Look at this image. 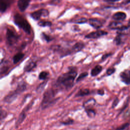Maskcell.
<instances>
[{"instance_id": "obj_1", "label": "cell", "mask_w": 130, "mask_h": 130, "mask_svg": "<svg viewBox=\"0 0 130 130\" xmlns=\"http://www.w3.org/2000/svg\"><path fill=\"white\" fill-rule=\"evenodd\" d=\"M77 74L76 71L72 69L68 72L61 75L56 80V87L61 89H69L71 88L73 86Z\"/></svg>"}, {"instance_id": "obj_2", "label": "cell", "mask_w": 130, "mask_h": 130, "mask_svg": "<svg viewBox=\"0 0 130 130\" xmlns=\"http://www.w3.org/2000/svg\"><path fill=\"white\" fill-rule=\"evenodd\" d=\"M15 24L19 28L23 29L26 33L29 34L31 31L30 25L27 20L22 16L19 14H16L14 16L13 18Z\"/></svg>"}, {"instance_id": "obj_3", "label": "cell", "mask_w": 130, "mask_h": 130, "mask_svg": "<svg viewBox=\"0 0 130 130\" xmlns=\"http://www.w3.org/2000/svg\"><path fill=\"white\" fill-rule=\"evenodd\" d=\"M55 92L52 89H48L45 91L43 95V98L41 103V107L43 109H46L56 101L55 99Z\"/></svg>"}, {"instance_id": "obj_4", "label": "cell", "mask_w": 130, "mask_h": 130, "mask_svg": "<svg viewBox=\"0 0 130 130\" xmlns=\"http://www.w3.org/2000/svg\"><path fill=\"white\" fill-rule=\"evenodd\" d=\"M26 88V85L25 83L22 82L20 83L17 87V88L15 90L9 93L7 95L5 96L4 99L5 102L7 103H11L13 102L17 97V96L24 91Z\"/></svg>"}, {"instance_id": "obj_5", "label": "cell", "mask_w": 130, "mask_h": 130, "mask_svg": "<svg viewBox=\"0 0 130 130\" xmlns=\"http://www.w3.org/2000/svg\"><path fill=\"white\" fill-rule=\"evenodd\" d=\"M19 39V36L13 30L8 28L6 31V40L8 44L10 46L13 45Z\"/></svg>"}, {"instance_id": "obj_6", "label": "cell", "mask_w": 130, "mask_h": 130, "mask_svg": "<svg viewBox=\"0 0 130 130\" xmlns=\"http://www.w3.org/2000/svg\"><path fill=\"white\" fill-rule=\"evenodd\" d=\"M49 15V12L46 9H41L38 11H35L30 14V16L34 20H38L42 16H47Z\"/></svg>"}, {"instance_id": "obj_7", "label": "cell", "mask_w": 130, "mask_h": 130, "mask_svg": "<svg viewBox=\"0 0 130 130\" xmlns=\"http://www.w3.org/2000/svg\"><path fill=\"white\" fill-rule=\"evenodd\" d=\"M108 32L107 31H104V30H96L95 31H92L91 32L87 35H86L85 37L87 39H96L100 38L102 36H105L107 35Z\"/></svg>"}, {"instance_id": "obj_8", "label": "cell", "mask_w": 130, "mask_h": 130, "mask_svg": "<svg viewBox=\"0 0 130 130\" xmlns=\"http://www.w3.org/2000/svg\"><path fill=\"white\" fill-rule=\"evenodd\" d=\"M31 104L32 102L30 103L29 105H28L25 108V109H23V110L21 112V113L20 114L18 118L17 119V120L16 122V127H18L21 123L23 121L24 119H25V117H26V112L29 109V108L31 106Z\"/></svg>"}, {"instance_id": "obj_9", "label": "cell", "mask_w": 130, "mask_h": 130, "mask_svg": "<svg viewBox=\"0 0 130 130\" xmlns=\"http://www.w3.org/2000/svg\"><path fill=\"white\" fill-rule=\"evenodd\" d=\"M89 23L92 27L95 29H99L101 28L102 27L103 24L102 20L95 18H90L89 19Z\"/></svg>"}, {"instance_id": "obj_10", "label": "cell", "mask_w": 130, "mask_h": 130, "mask_svg": "<svg viewBox=\"0 0 130 130\" xmlns=\"http://www.w3.org/2000/svg\"><path fill=\"white\" fill-rule=\"evenodd\" d=\"M121 80L126 84H130V70H126L121 73L120 75Z\"/></svg>"}, {"instance_id": "obj_11", "label": "cell", "mask_w": 130, "mask_h": 130, "mask_svg": "<svg viewBox=\"0 0 130 130\" xmlns=\"http://www.w3.org/2000/svg\"><path fill=\"white\" fill-rule=\"evenodd\" d=\"M30 0H18L17 2V6L19 10L24 12L28 7Z\"/></svg>"}, {"instance_id": "obj_12", "label": "cell", "mask_w": 130, "mask_h": 130, "mask_svg": "<svg viewBox=\"0 0 130 130\" xmlns=\"http://www.w3.org/2000/svg\"><path fill=\"white\" fill-rule=\"evenodd\" d=\"M36 66L37 62L34 60L30 59L25 64L24 68V70L26 72H29L33 70L36 67Z\"/></svg>"}, {"instance_id": "obj_13", "label": "cell", "mask_w": 130, "mask_h": 130, "mask_svg": "<svg viewBox=\"0 0 130 130\" xmlns=\"http://www.w3.org/2000/svg\"><path fill=\"white\" fill-rule=\"evenodd\" d=\"M14 0H1V11L4 12L8 7L13 2Z\"/></svg>"}, {"instance_id": "obj_14", "label": "cell", "mask_w": 130, "mask_h": 130, "mask_svg": "<svg viewBox=\"0 0 130 130\" xmlns=\"http://www.w3.org/2000/svg\"><path fill=\"white\" fill-rule=\"evenodd\" d=\"M95 102H96L95 100L94 99L91 98L90 99L88 100L86 102H85L83 103V107L84 108L85 110L92 108L93 106L95 104Z\"/></svg>"}, {"instance_id": "obj_15", "label": "cell", "mask_w": 130, "mask_h": 130, "mask_svg": "<svg viewBox=\"0 0 130 130\" xmlns=\"http://www.w3.org/2000/svg\"><path fill=\"white\" fill-rule=\"evenodd\" d=\"M84 47V44L83 43H81V42L76 43L73 46L71 49L72 52L73 53H76L78 51H81Z\"/></svg>"}, {"instance_id": "obj_16", "label": "cell", "mask_w": 130, "mask_h": 130, "mask_svg": "<svg viewBox=\"0 0 130 130\" xmlns=\"http://www.w3.org/2000/svg\"><path fill=\"white\" fill-rule=\"evenodd\" d=\"M126 14L122 12L115 13L112 16L113 18L116 20H123L126 18Z\"/></svg>"}, {"instance_id": "obj_17", "label": "cell", "mask_w": 130, "mask_h": 130, "mask_svg": "<svg viewBox=\"0 0 130 130\" xmlns=\"http://www.w3.org/2000/svg\"><path fill=\"white\" fill-rule=\"evenodd\" d=\"M102 67L100 65H97L94 67L91 71V75L92 77H95L99 74L102 70Z\"/></svg>"}, {"instance_id": "obj_18", "label": "cell", "mask_w": 130, "mask_h": 130, "mask_svg": "<svg viewBox=\"0 0 130 130\" xmlns=\"http://www.w3.org/2000/svg\"><path fill=\"white\" fill-rule=\"evenodd\" d=\"M123 26L121 23L119 22H112L110 23L108 26V27L112 29H118L119 30L121 28H122Z\"/></svg>"}, {"instance_id": "obj_19", "label": "cell", "mask_w": 130, "mask_h": 130, "mask_svg": "<svg viewBox=\"0 0 130 130\" xmlns=\"http://www.w3.org/2000/svg\"><path fill=\"white\" fill-rule=\"evenodd\" d=\"M24 56V54L22 52H19L16 54L13 57V62L14 63H17L19 62Z\"/></svg>"}, {"instance_id": "obj_20", "label": "cell", "mask_w": 130, "mask_h": 130, "mask_svg": "<svg viewBox=\"0 0 130 130\" xmlns=\"http://www.w3.org/2000/svg\"><path fill=\"white\" fill-rule=\"evenodd\" d=\"M90 94V91L88 89H81L77 92L76 96H83Z\"/></svg>"}, {"instance_id": "obj_21", "label": "cell", "mask_w": 130, "mask_h": 130, "mask_svg": "<svg viewBox=\"0 0 130 130\" xmlns=\"http://www.w3.org/2000/svg\"><path fill=\"white\" fill-rule=\"evenodd\" d=\"M88 116L90 118H93L95 115V111L93 108L88 109L85 110Z\"/></svg>"}, {"instance_id": "obj_22", "label": "cell", "mask_w": 130, "mask_h": 130, "mask_svg": "<svg viewBox=\"0 0 130 130\" xmlns=\"http://www.w3.org/2000/svg\"><path fill=\"white\" fill-rule=\"evenodd\" d=\"M38 25L42 27H46V26H50L52 25V23L50 21H44L42 20L38 22Z\"/></svg>"}, {"instance_id": "obj_23", "label": "cell", "mask_w": 130, "mask_h": 130, "mask_svg": "<svg viewBox=\"0 0 130 130\" xmlns=\"http://www.w3.org/2000/svg\"><path fill=\"white\" fill-rule=\"evenodd\" d=\"M122 38H123V35L119 33L115 38L114 41L115 43L117 45L120 44L122 42Z\"/></svg>"}, {"instance_id": "obj_24", "label": "cell", "mask_w": 130, "mask_h": 130, "mask_svg": "<svg viewBox=\"0 0 130 130\" xmlns=\"http://www.w3.org/2000/svg\"><path fill=\"white\" fill-rule=\"evenodd\" d=\"M48 75V73L47 72L43 71L41 72L39 75V78L40 80H45L46 79Z\"/></svg>"}, {"instance_id": "obj_25", "label": "cell", "mask_w": 130, "mask_h": 130, "mask_svg": "<svg viewBox=\"0 0 130 130\" xmlns=\"http://www.w3.org/2000/svg\"><path fill=\"white\" fill-rule=\"evenodd\" d=\"M42 37L43 39H44L46 41H47L48 42L51 41L53 39V38L50 36L44 33V32H43L42 34Z\"/></svg>"}, {"instance_id": "obj_26", "label": "cell", "mask_w": 130, "mask_h": 130, "mask_svg": "<svg viewBox=\"0 0 130 130\" xmlns=\"http://www.w3.org/2000/svg\"><path fill=\"white\" fill-rule=\"evenodd\" d=\"M88 76V73L87 72H83L81 74H80L79 75V76H78V77L77 78L76 81L77 82H79L80 81H81V80L83 79L84 78H85L86 77H87Z\"/></svg>"}, {"instance_id": "obj_27", "label": "cell", "mask_w": 130, "mask_h": 130, "mask_svg": "<svg viewBox=\"0 0 130 130\" xmlns=\"http://www.w3.org/2000/svg\"><path fill=\"white\" fill-rule=\"evenodd\" d=\"M46 84V82H43L38 86V87L37 88V91L38 93H40L43 90Z\"/></svg>"}, {"instance_id": "obj_28", "label": "cell", "mask_w": 130, "mask_h": 130, "mask_svg": "<svg viewBox=\"0 0 130 130\" xmlns=\"http://www.w3.org/2000/svg\"><path fill=\"white\" fill-rule=\"evenodd\" d=\"M61 124L65 125H71L74 123V120L71 119V118H68V119L66 120L65 121H61Z\"/></svg>"}, {"instance_id": "obj_29", "label": "cell", "mask_w": 130, "mask_h": 130, "mask_svg": "<svg viewBox=\"0 0 130 130\" xmlns=\"http://www.w3.org/2000/svg\"><path fill=\"white\" fill-rule=\"evenodd\" d=\"M87 21V19L86 18H79L77 20H76L75 22L77 23H86Z\"/></svg>"}, {"instance_id": "obj_30", "label": "cell", "mask_w": 130, "mask_h": 130, "mask_svg": "<svg viewBox=\"0 0 130 130\" xmlns=\"http://www.w3.org/2000/svg\"><path fill=\"white\" fill-rule=\"evenodd\" d=\"M7 115V113L5 110H3V109H1V121L5 118Z\"/></svg>"}, {"instance_id": "obj_31", "label": "cell", "mask_w": 130, "mask_h": 130, "mask_svg": "<svg viewBox=\"0 0 130 130\" xmlns=\"http://www.w3.org/2000/svg\"><path fill=\"white\" fill-rule=\"evenodd\" d=\"M115 71V69L114 68H109L106 72V73L108 75H111L112 74H113Z\"/></svg>"}, {"instance_id": "obj_32", "label": "cell", "mask_w": 130, "mask_h": 130, "mask_svg": "<svg viewBox=\"0 0 130 130\" xmlns=\"http://www.w3.org/2000/svg\"><path fill=\"white\" fill-rule=\"evenodd\" d=\"M129 124L128 123H125L122 126H121L119 128L117 129V130H125L127 127H128Z\"/></svg>"}, {"instance_id": "obj_33", "label": "cell", "mask_w": 130, "mask_h": 130, "mask_svg": "<svg viewBox=\"0 0 130 130\" xmlns=\"http://www.w3.org/2000/svg\"><path fill=\"white\" fill-rule=\"evenodd\" d=\"M61 0H52L51 1L50 4L51 5H56L58 3H59L61 2Z\"/></svg>"}, {"instance_id": "obj_34", "label": "cell", "mask_w": 130, "mask_h": 130, "mask_svg": "<svg viewBox=\"0 0 130 130\" xmlns=\"http://www.w3.org/2000/svg\"><path fill=\"white\" fill-rule=\"evenodd\" d=\"M111 53H107V54H105L103 55L102 57V60H104V59H106L107 57L110 56L111 55Z\"/></svg>"}, {"instance_id": "obj_35", "label": "cell", "mask_w": 130, "mask_h": 130, "mask_svg": "<svg viewBox=\"0 0 130 130\" xmlns=\"http://www.w3.org/2000/svg\"><path fill=\"white\" fill-rule=\"evenodd\" d=\"M118 103V100L117 99H116L114 100V102H113V107H115V106L117 105V104Z\"/></svg>"}, {"instance_id": "obj_36", "label": "cell", "mask_w": 130, "mask_h": 130, "mask_svg": "<svg viewBox=\"0 0 130 130\" xmlns=\"http://www.w3.org/2000/svg\"><path fill=\"white\" fill-rule=\"evenodd\" d=\"M98 93L100 95H104V91L103 89H100L98 91Z\"/></svg>"}, {"instance_id": "obj_37", "label": "cell", "mask_w": 130, "mask_h": 130, "mask_svg": "<svg viewBox=\"0 0 130 130\" xmlns=\"http://www.w3.org/2000/svg\"><path fill=\"white\" fill-rule=\"evenodd\" d=\"M106 2H115L119 0H104Z\"/></svg>"}, {"instance_id": "obj_38", "label": "cell", "mask_w": 130, "mask_h": 130, "mask_svg": "<svg viewBox=\"0 0 130 130\" xmlns=\"http://www.w3.org/2000/svg\"><path fill=\"white\" fill-rule=\"evenodd\" d=\"M123 3L124 4H128V3H130V0H124L123 1Z\"/></svg>"}, {"instance_id": "obj_39", "label": "cell", "mask_w": 130, "mask_h": 130, "mask_svg": "<svg viewBox=\"0 0 130 130\" xmlns=\"http://www.w3.org/2000/svg\"><path fill=\"white\" fill-rule=\"evenodd\" d=\"M128 26H130V19H129V21H128Z\"/></svg>"}]
</instances>
